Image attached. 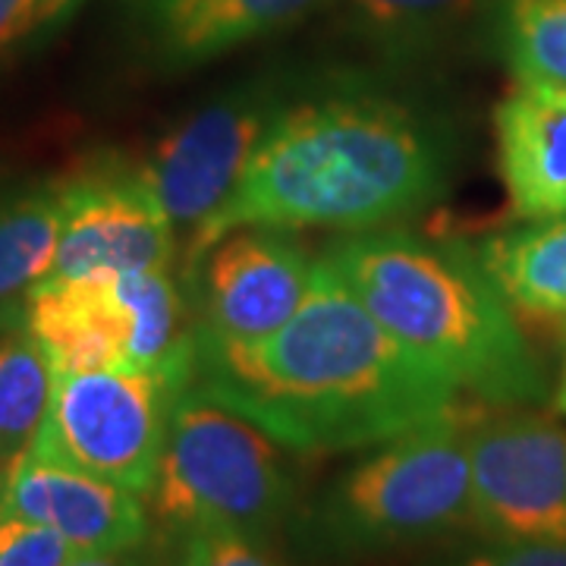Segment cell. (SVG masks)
<instances>
[{"label": "cell", "mask_w": 566, "mask_h": 566, "mask_svg": "<svg viewBox=\"0 0 566 566\" xmlns=\"http://www.w3.org/2000/svg\"><path fill=\"white\" fill-rule=\"evenodd\" d=\"M457 164L453 120L394 73L303 70L202 252L243 223L344 233L397 227L444 199Z\"/></svg>", "instance_id": "cell-1"}, {"label": "cell", "mask_w": 566, "mask_h": 566, "mask_svg": "<svg viewBox=\"0 0 566 566\" xmlns=\"http://www.w3.org/2000/svg\"><path fill=\"white\" fill-rule=\"evenodd\" d=\"M192 387L308 457L368 450L465 406L322 259L300 312L271 337L196 340Z\"/></svg>", "instance_id": "cell-2"}, {"label": "cell", "mask_w": 566, "mask_h": 566, "mask_svg": "<svg viewBox=\"0 0 566 566\" xmlns=\"http://www.w3.org/2000/svg\"><path fill=\"white\" fill-rule=\"evenodd\" d=\"M322 262L424 363L482 406L547 400V371L475 243L406 227L346 233Z\"/></svg>", "instance_id": "cell-3"}, {"label": "cell", "mask_w": 566, "mask_h": 566, "mask_svg": "<svg viewBox=\"0 0 566 566\" xmlns=\"http://www.w3.org/2000/svg\"><path fill=\"white\" fill-rule=\"evenodd\" d=\"M472 419L475 412L460 406L368 447L293 513L296 547L312 560L356 564L469 532Z\"/></svg>", "instance_id": "cell-4"}, {"label": "cell", "mask_w": 566, "mask_h": 566, "mask_svg": "<svg viewBox=\"0 0 566 566\" xmlns=\"http://www.w3.org/2000/svg\"><path fill=\"white\" fill-rule=\"evenodd\" d=\"M145 504L177 538L221 528L271 542L300 510V485L286 447L189 385Z\"/></svg>", "instance_id": "cell-5"}, {"label": "cell", "mask_w": 566, "mask_h": 566, "mask_svg": "<svg viewBox=\"0 0 566 566\" xmlns=\"http://www.w3.org/2000/svg\"><path fill=\"white\" fill-rule=\"evenodd\" d=\"M303 70L271 66L223 85L174 129L145 161L174 233L180 240V274L202 252L214 221L233 199L264 133L290 102Z\"/></svg>", "instance_id": "cell-6"}, {"label": "cell", "mask_w": 566, "mask_h": 566, "mask_svg": "<svg viewBox=\"0 0 566 566\" xmlns=\"http://www.w3.org/2000/svg\"><path fill=\"white\" fill-rule=\"evenodd\" d=\"M189 385L192 375L167 368L57 375L48 416L29 450L148 497L174 406Z\"/></svg>", "instance_id": "cell-7"}, {"label": "cell", "mask_w": 566, "mask_h": 566, "mask_svg": "<svg viewBox=\"0 0 566 566\" xmlns=\"http://www.w3.org/2000/svg\"><path fill=\"white\" fill-rule=\"evenodd\" d=\"M469 532L482 542H566V428L532 406L469 424Z\"/></svg>", "instance_id": "cell-8"}, {"label": "cell", "mask_w": 566, "mask_h": 566, "mask_svg": "<svg viewBox=\"0 0 566 566\" xmlns=\"http://www.w3.org/2000/svg\"><path fill=\"white\" fill-rule=\"evenodd\" d=\"M57 182L63 208L61 245L48 281L102 271L129 274L180 268V240L145 161L98 151L73 164Z\"/></svg>", "instance_id": "cell-9"}, {"label": "cell", "mask_w": 566, "mask_h": 566, "mask_svg": "<svg viewBox=\"0 0 566 566\" xmlns=\"http://www.w3.org/2000/svg\"><path fill=\"white\" fill-rule=\"evenodd\" d=\"M315 262L296 230L243 223L227 230L180 271L196 340L259 344L305 303Z\"/></svg>", "instance_id": "cell-10"}, {"label": "cell", "mask_w": 566, "mask_h": 566, "mask_svg": "<svg viewBox=\"0 0 566 566\" xmlns=\"http://www.w3.org/2000/svg\"><path fill=\"white\" fill-rule=\"evenodd\" d=\"M0 516L51 528L80 554L148 545L155 523L142 494L35 450L3 469Z\"/></svg>", "instance_id": "cell-11"}, {"label": "cell", "mask_w": 566, "mask_h": 566, "mask_svg": "<svg viewBox=\"0 0 566 566\" xmlns=\"http://www.w3.org/2000/svg\"><path fill=\"white\" fill-rule=\"evenodd\" d=\"M322 3L327 0H126V25L151 70L186 73L277 35Z\"/></svg>", "instance_id": "cell-12"}, {"label": "cell", "mask_w": 566, "mask_h": 566, "mask_svg": "<svg viewBox=\"0 0 566 566\" xmlns=\"http://www.w3.org/2000/svg\"><path fill=\"white\" fill-rule=\"evenodd\" d=\"M57 375L133 368L136 322L120 274H82L41 283L22 324Z\"/></svg>", "instance_id": "cell-13"}, {"label": "cell", "mask_w": 566, "mask_h": 566, "mask_svg": "<svg viewBox=\"0 0 566 566\" xmlns=\"http://www.w3.org/2000/svg\"><path fill=\"white\" fill-rule=\"evenodd\" d=\"M494 148L520 221L566 214V85L513 82L494 107Z\"/></svg>", "instance_id": "cell-14"}, {"label": "cell", "mask_w": 566, "mask_h": 566, "mask_svg": "<svg viewBox=\"0 0 566 566\" xmlns=\"http://www.w3.org/2000/svg\"><path fill=\"white\" fill-rule=\"evenodd\" d=\"M57 177H0V331H20L61 245Z\"/></svg>", "instance_id": "cell-15"}, {"label": "cell", "mask_w": 566, "mask_h": 566, "mask_svg": "<svg viewBox=\"0 0 566 566\" xmlns=\"http://www.w3.org/2000/svg\"><path fill=\"white\" fill-rule=\"evenodd\" d=\"M337 22L378 70L403 73L428 63L482 17L491 0H327Z\"/></svg>", "instance_id": "cell-16"}, {"label": "cell", "mask_w": 566, "mask_h": 566, "mask_svg": "<svg viewBox=\"0 0 566 566\" xmlns=\"http://www.w3.org/2000/svg\"><path fill=\"white\" fill-rule=\"evenodd\" d=\"M475 249L520 322L566 331V214L488 233Z\"/></svg>", "instance_id": "cell-17"}, {"label": "cell", "mask_w": 566, "mask_h": 566, "mask_svg": "<svg viewBox=\"0 0 566 566\" xmlns=\"http://www.w3.org/2000/svg\"><path fill=\"white\" fill-rule=\"evenodd\" d=\"M57 371L39 340L20 331H0V460L13 463L29 450L54 397Z\"/></svg>", "instance_id": "cell-18"}, {"label": "cell", "mask_w": 566, "mask_h": 566, "mask_svg": "<svg viewBox=\"0 0 566 566\" xmlns=\"http://www.w3.org/2000/svg\"><path fill=\"white\" fill-rule=\"evenodd\" d=\"M491 25L516 80L566 85V0H491Z\"/></svg>", "instance_id": "cell-19"}, {"label": "cell", "mask_w": 566, "mask_h": 566, "mask_svg": "<svg viewBox=\"0 0 566 566\" xmlns=\"http://www.w3.org/2000/svg\"><path fill=\"white\" fill-rule=\"evenodd\" d=\"M80 7L82 0H0V66L32 57Z\"/></svg>", "instance_id": "cell-20"}, {"label": "cell", "mask_w": 566, "mask_h": 566, "mask_svg": "<svg viewBox=\"0 0 566 566\" xmlns=\"http://www.w3.org/2000/svg\"><path fill=\"white\" fill-rule=\"evenodd\" d=\"M177 566H283L271 542L240 532H189L180 538Z\"/></svg>", "instance_id": "cell-21"}, {"label": "cell", "mask_w": 566, "mask_h": 566, "mask_svg": "<svg viewBox=\"0 0 566 566\" xmlns=\"http://www.w3.org/2000/svg\"><path fill=\"white\" fill-rule=\"evenodd\" d=\"M80 551L51 528L0 516V566H66Z\"/></svg>", "instance_id": "cell-22"}, {"label": "cell", "mask_w": 566, "mask_h": 566, "mask_svg": "<svg viewBox=\"0 0 566 566\" xmlns=\"http://www.w3.org/2000/svg\"><path fill=\"white\" fill-rule=\"evenodd\" d=\"M431 566H566V542H475Z\"/></svg>", "instance_id": "cell-23"}, {"label": "cell", "mask_w": 566, "mask_h": 566, "mask_svg": "<svg viewBox=\"0 0 566 566\" xmlns=\"http://www.w3.org/2000/svg\"><path fill=\"white\" fill-rule=\"evenodd\" d=\"M66 566H161L148 545L126 547V551H98V554H76Z\"/></svg>", "instance_id": "cell-24"}, {"label": "cell", "mask_w": 566, "mask_h": 566, "mask_svg": "<svg viewBox=\"0 0 566 566\" xmlns=\"http://www.w3.org/2000/svg\"><path fill=\"white\" fill-rule=\"evenodd\" d=\"M551 409H554V416H566V363L564 375H560V387H557V394H554V400H551Z\"/></svg>", "instance_id": "cell-25"}, {"label": "cell", "mask_w": 566, "mask_h": 566, "mask_svg": "<svg viewBox=\"0 0 566 566\" xmlns=\"http://www.w3.org/2000/svg\"><path fill=\"white\" fill-rule=\"evenodd\" d=\"M3 469H7V463H3V460H0V479H3Z\"/></svg>", "instance_id": "cell-26"}]
</instances>
